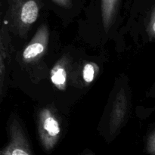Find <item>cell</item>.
<instances>
[{
  "instance_id": "cell-2",
  "label": "cell",
  "mask_w": 155,
  "mask_h": 155,
  "mask_svg": "<svg viewBox=\"0 0 155 155\" xmlns=\"http://www.w3.org/2000/svg\"><path fill=\"white\" fill-rule=\"evenodd\" d=\"M0 155H33L28 140L17 121L11 125L8 142L0 151Z\"/></svg>"
},
{
  "instance_id": "cell-12",
  "label": "cell",
  "mask_w": 155,
  "mask_h": 155,
  "mask_svg": "<svg viewBox=\"0 0 155 155\" xmlns=\"http://www.w3.org/2000/svg\"><path fill=\"white\" fill-rule=\"evenodd\" d=\"M52 2L62 7H70L71 5V0H52Z\"/></svg>"
},
{
  "instance_id": "cell-7",
  "label": "cell",
  "mask_w": 155,
  "mask_h": 155,
  "mask_svg": "<svg viewBox=\"0 0 155 155\" xmlns=\"http://www.w3.org/2000/svg\"><path fill=\"white\" fill-rule=\"evenodd\" d=\"M51 80L57 89L64 90L67 84V71L61 64H57L51 71Z\"/></svg>"
},
{
  "instance_id": "cell-11",
  "label": "cell",
  "mask_w": 155,
  "mask_h": 155,
  "mask_svg": "<svg viewBox=\"0 0 155 155\" xmlns=\"http://www.w3.org/2000/svg\"><path fill=\"white\" fill-rule=\"evenodd\" d=\"M4 51L2 49L1 43H0V88H1L2 83L3 76H4L5 71V63H4Z\"/></svg>"
},
{
  "instance_id": "cell-5",
  "label": "cell",
  "mask_w": 155,
  "mask_h": 155,
  "mask_svg": "<svg viewBox=\"0 0 155 155\" xmlns=\"http://www.w3.org/2000/svg\"><path fill=\"white\" fill-rule=\"evenodd\" d=\"M19 5L20 19L24 24H32L37 20L39 7L36 0H17Z\"/></svg>"
},
{
  "instance_id": "cell-6",
  "label": "cell",
  "mask_w": 155,
  "mask_h": 155,
  "mask_svg": "<svg viewBox=\"0 0 155 155\" xmlns=\"http://www.w3.org/2000/svg\"><path fill=\"white\" fill-rule=\"evenodd\" d=\"M119 0H101V17L105 31L111 24Z\"/></svg>"
},
{
  "instance_id": "cell-9",
  "label": "cell",
  "mask_w": 155,
  "mask_h": 155,
  "mask_svg": "<svg viewBox=\"0 0 155 155\" xmlns=\"http://www.w3.org/2000/svg\"><path fill=\"white\" fill-rule=\"evenodd\" d=\"M146 150L149 155H155V133L151 132L146 142Z\"/></svg>"
},
{
  "instance_id": "cell-10",
  "label": "cell",
  "mask_w": 155,
  "mask_h": 155,
  "mask_svg": "<svg viewBox=\"0 0 155 155\" xmlns=\"http://www.w3.org/2000/svg\"><path fill=\"white\" fill-rule=\"evenodd\" d=\"M148 31L149 36L151 38H154L155 34V14L154 8L152 9V12L151 14V18H150L149 24H148Z\"/></svg>"
},
{
  "instance_id": "cell-4",
  "label": "cell",
  "mask_w": 155,
  "mask_h": 155,
  "mask_svg": "<svg viewBox=\"0 0 155 155\" xmlns=\"http://www.w3.org/2000/svg\"><path fill=\"white\" fill-rule=\"evenodd\" d=\"M127 109V96L124 91L121 90L118 93L113 110H112L111 117L110 121V134L114 135L117 133L118 129L120 127L121 124L125 117Z\"/></svg>"
},
{
  "instance_id": "cell-3",
  "label": "cell",
  "mask_w": 155,
  "mask_h": 155,
  "mask_svg": "<svg viewBox=\"0 0 155 155\" xmlns=\"http://www.w3.org/2000/svg\"><path fill=\"white\" fill-rule=\"evenodd\" d=\"M48 41V30L45 25L38 30L34 37L23 51V59L26 62L37 60L45 52Z\"/></svg>"
},
{
  "instance_id": "cell-8",
  "label": "cell",
  "mask_w": 155,
  "mask_h": 155,
  "mask_svg": "<svg viewBox=\"0 0 155 155\" xmlns=\"http://www.w3.org/2000/svg\"><path fill=\"white\" fill-rule=\"evenodd\" d=\"M98 71V67L95 64L89 62L85 64L83 69V79L86 83H91L95 79Z\"/></svg>"
},
{
  "instance_id": "cell-13",
  "label": "cell",
  "mask_w": 155,
  "mask_h": 155,
  "mask_svg": "<svg viewBox=\"0 0 155 155\" xmlns=\"http://www.w3.org/2000/svg\"><path fill=\"white\" fill-rule=\"evenodd\" d=\"M82 155H95V154H94L92 152H91V151H86V152L83 153V154H82Z\"/></svg>"
},
{
  "instance_id": "cell-1",
  "label": "cell",
  "mask_w": 155,
  "mask_h": 155,
  "mask_svg": "<svg viewBox=\"0 0 155 155\" xmlns=\"http://www.w3.org/2000/svg\"><path fill=\"white\" fill-rule=\"evenodd\" d=\"M38 133L43 149L47 152L52 151L60 139L61 127L58 120L50 109L44 108L39 113Z\"/></svg>"
}]
</instances>
